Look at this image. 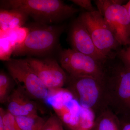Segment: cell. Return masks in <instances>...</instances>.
Returning <instances> with one entry per match:
<instances>
[{
    "label": "cell",
    "instance_id": "cell-25",
    "mask_svg": "<svg viewBox=\"0 0 130 130\" xmlns=\"http://www.w3.org/2000/svg\"><path fill=\"white\" fill-rule=\"evenodd\" d=\"M68 129V130H69V129Z\"/></svg>",
    "mask_w": 130,
    "mask_h": 130
},
{
    "label": "cell",
    "instance_id": "cell-19",
    "mask_svg": "<svg viewBox=\"0 0 130 130\" xmlns=\"http://www.w3.org/2000/svg\"><path fill=\"white\" fill-rule=\"evenodd\" d=\"M0 118L2 120L4 130H21L16 121V117L9 112L0 109Z\"/></svg>",
    "mask_w": 130,
    "mask_h": 130
},
{
    "label": "cell",
    "instance_id": "cell-1",
    "mask_svg": "<svg viewBox=\"0 0 130 130\" xmlns=\"http://www.w3.org/2000/svg\"><path fill=\"white\" fill-rule=\"evenodd\" d=\"M6 9H18L30 16L36 23L52 25L69 18L79 11L77 8L60 0L1 1Z\"/></svg>",
    "mask_w": 130,
    "mask_h": 130
},
{
    "label": "cell",
    "instance_id": "cell-16",
    "mask_svg": "<svg viewBox=\"0 0 130 130\" xmlns=\"http://www.w3.org/2000/svg\"><path fill=\"white\" fill-rule=\"evenodd\" d=\"M28 27H22L14 29L9 31L1 37H7L11 42L14 49L21 45L25 41L29 34Z\"/></svg>",
    "mask_w": 130,
    "mask_h": 130
},
{
    "label": "cell",
    "instance_id": "cell-21",
    "mask_svg": "<svg viewBox=\"0 0 130 130\" xmlns=\"http://www.w3.org/2000/svg\"><path fill=\"white\" fill-rule=\"evenodd\" d=\"M71 1L85 9L86 12H91L96 10L93 7L90 0H72Z\"/></svg>",
    "mask_w": 130,
    "mask_h": 130
},
{
    "label": "cell",
    "instance_id": "cell-4",
    "mask_svg": "<svg viewBox=\"0 0 130 130\" xmlns=\"http://www.w3.org/2000/svg\"><path fill=\"white\" fill-rule=\"evenodd\" d=\"M112 71L105 78L108 108L117 116L130 115V68L124 64Z\"/></svg>",
    "mask_w": 130,
    "mask_h": 130
},
{
    "label": "cell",
    "instance_id": "cell-12",
    "mask_svg": "<svg viewBox=\"0 0 130 130\" xmlns=\"http://www.w3.org/2000/svg\"><path fill=\"white\" fill-rule=\"evenodd\" d=\"M6 103H7L8 111L15 117L37 114L35 103L18 88L13 90Z\"/></svg>",
    "mask_w": 130,
    "mask_h": 130
},
{
    "label": "cell",
    "instance_id": "cell-3",
    "mask_svg": "<svg viewBox=\"0 0 130 130\" xmlns=\"http://www.w3.org/2000/svg\"><path fill=\"white\" fill-rule=\"evenodd\" d=\"M24 42L14 49L12 56H41L50 54L58 47L65 25L36 23L29 27Z\"/></svg>",
    "mask_w": 130,
    "mask_h": 130
},
{
    "label": "cell",
    "instance_id": "cell-8",
    "mask_svg": "<svg viewBox=\"0 0 130 130\" xmlns=\"http://www.w3.org/2000/svg\"><path fill=\"white\" fill-rule=\"evenodd\" d=\"M59 56L61 66L70 76L105 78L103 64L89 55L68 48L60 51Z\"/></svg>",
    "mask_w": 130,
    "mask_h": 130
},
{
    "label": "cell",
    "instance_id": "cell-14",
    "mask_svg": "<svg viewBox=\"0 0 130 130\" xmlns=\"http://www.w3.org/2000/svg\"><path fill=\"white\" fill-rule=\"evenodd\" d=\"M92 130H121L119 118L107 108L95 118Z\"/></svg>",
    "mask_w": 130,
    "mask_h": 130
},
{
    "label": "cell",
    "instance_id": "cell-13",
    "mask_svg": "<svg viewBox=\"0 0 130 130\" xmlns=\"http://www.w3.org/2000/svg\"><path fill=\"white\" fill-rule=\"evenodd\" d=\"M28 17L25 13L19 9L1 8L0 36L23 26L28 20Z\"/></svg>",
    "mask_w": 130,
    "mask_h": 130
},
{
    "label": "cell",
    "instance_id": "cell-9",
    "mask_svg": "<svg viewBox=\"0 0 130 130\" xmlns=\"http://www.w3.org/2000/svg\"><path fill=\"white\" fill-rule=\"evenodd\" d=\"M78 18L88 30L96 47L107 57L120 45L98 10L84 12Z\"/></svg>",
    "mask_w": 130,
    "mask_h": 130
},
{
    "label": "cell",
    "instance_id": "cell-18",
    "mask_svg": "<svg viewBox=\"0 0 130 130\" xmlns=\"http://www.w3.org/2000/svg\"><path fill=\"white\" fill-rule=\"evenodd\" d=\"M10 78L3 71L0 73V102L1 103L6 102L11 86Z\"/></svg>",
    "mask_w": 130,
    "mask_h": 130
},
{
    "label": "cell",
    "instance_id": "cell-24",
    "mask_svg": "<svg viewBox=\"0 0 130 130\" xmlns=\"http://www.w3.org/2000/svg\"><path fill=\"white\" fill-rule=\"evenodd\" d=\"M124 6L127 9V11L128 12V14H129V16L130 18V1H128L125 5H124ZM129 46L130 47V42L129 45Z\"/></svg>",
    "mask_w": 130,
    "mask_h": 130
},
{
    "label": "cell",
    "instance_id": "cell-15",
    "mask_svg": "<svg viewBox=\"0 0 130 130\" xmlns=\"http://www.w3.org/2000/svg\"><path fill=\"white\" fill-rule=\"evenodd\" d=\"M15 117L21 130H42L46 121L38 114Z\"/></svg>",
    "mask_w": 130,
    "mask_h": 130
},
{
    "label": "cell",
    "instance_id": "cell-11",
    "mask_svg": "<svg viewBox=\"0 0 130 130\" xmlns=\"http://www.w3.org/2000/svg\"><path fill=\"white\" fill-rule=\"evenodd\" d=\"M69 40L72 48L89 55L102 64L107 59L96 47L88 30L79 18L72 24Z\"/></svg>",
    "mask_w": 130,
    "mask_h": 130
},
{
    "label": "cell",
    "instance_id": "cell-22",
    "mask_svg": "<svg viewBox=\"0 0 130 130\" xmlns=\"http://www.w3.org/2000/svg\"><path fill=\"white\" fill-rule=\"evenodd\" d=\"M119 55L123 64L130 68V47L121 50Z\"/></svg>",
    "mask_w": 130,
    "mask_h": 130
},
{
    "label": "cell",
    "instance_id": "cell-23",
    "mask_svg": "<svg viewBox=\"0 0 130 130\" xmlns=\"http://www.w3.org/2000/svg\"><path fill=\"white\" fill-rule=\"evenodd\" d=\"M121 130H130V115L118 116Z\"/></svg>",
    "mask_w": 130,
    "mask_h": 130
},
{
    "label": "cell",
    "instance_id": "cell-7",
    "mask_svg": "<svg viewBox=\"0 0 130 130\" xmlns=\"http://www.w3.org/2000/svg\"><path fill=\"white\" fill-rule=\"evenodd\" d=\"M46 101L68 129L79 130L83 108L68 90H50Z\"/></svg>",
    "mask_w": 130,
    "mask_h": 130
},
{
    "label": "cell",
    "instance_id": "cell-10",
    "mask_svg": "<svg viewBox=\"0 0 130 130\" xmlns=\"http://www.w3.org/2000/svg\"><path fill=\"white\" fill-rule=\"evenodd\" d=\"M28 64L49 90L61 88L66 85L68 76L56 60L50 58L29 57Z\"/></svg>",
    "mask_w": 130,
    "mask_h": 130
},
{
    "label": "cell",
    "instance_id": "cell-20",
    "mask_svg": "<svg viewBox=\"0 0 130 130\" xmlns=\"http://www.w3.org/2000/svg\"><path fill=\"white\" fill-rule=\"evenodd\" d=\"M64 124L55 115H52L46 121L42 130H65Z\"/></svg>",
    "mask_w": 130,
    "mask_h": 130
},
{
    "label": "cell",
    "instance_id": "cell-5",
    "mask_svg": "<svg viewBox=\"0 0 130 130\" xmlns=\"http://www.w3.org/2000/svg\"><path fill=\"white\" fill-rule=\"evenodd\" d=\"M6 66L17 88L29 97L46 100L50 90L31 68L25 59H11L7 61Z\"/></svg>",
    "mask_w": 130,
    "mask_h": 130
},
{
    "label": "cell",
    "instance_id": "cell-6",
    "mask_svg": "<svg viewBox=\"0 0 130 130\" xmlns=\"http://www.w3.org/2000/svg\"><path fill=\"white\" fill-rule=\"evenodd\" d=\"M121 0H97L98 10L105 19L120 45H129L130 18Z\"/></svg>",
    "mask_w": 130,
    "mask_h": 130
},
{
    "label": "cell",
    "instance_id": "cell-17",
    "mask_svg": "<svg viewBox=\"0 0 130 130\" xmlns=\"http://www.w3.org/2000/svg\"><path fill=\"white\" fill-rule=\"evenodd\" d=\"M0 59L6 62L11 59L14 48L7 37H0Z\"/></svg>",
    "mask_w": 130,
    "mask_h": 130
},
{
    "label": "cell",
    "instance_id": "cell-2",
    "mask_svg": "<svg viewBox=\"0 0 130 130\" xmlns=\"http://www.w3.org/2000/svg\"><path fill=\"white\" fill-rule=\"evenodd\" d=\"M105 78L68 75L66 84L81 106L92 112L95 118L108 108Z\"/></svg>",
    "mask_w": 130,
    "mask_h": 130
}]
</instances>
